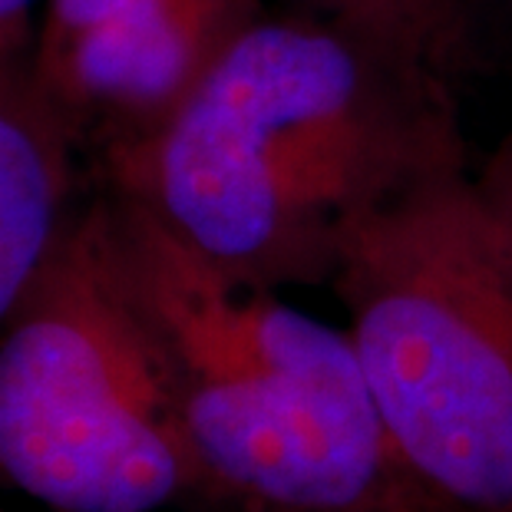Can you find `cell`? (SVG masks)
I'll list each match as a JSON object with an SVG mask.
<instances>
[{"label":"cell","mask_w":512,"mask_h":512,"mask_svg":"<svg viewBox=\"0 0 512 512\" xmlns=\"http://www.w3.org/2000/svg\"><path fill=\"white\" fill-rule=\"evenodd\" d=\"M470 169L456 83L304 10L242 30L146 139L100 162L192 252L258 288H328L344 232Z\"/></svg>","instance_id":"6da1fadb"},{"label":"cell","mask_w":512,"mask_h":512,"mask_svg":"<svg viewBox=\"0 0 512 512\" xmlns=\"http://www.w3.org/2000/svg\"><path fill=\"white\" fill-rule=\"evenodd\" d=\"M179 370L202 503L235 512H400L394 446L347 331L209 265L106 189Z\"/></svg>","instance_id":"7a4b0ae2"},{"label":"cell","mask_w":512,"mask_h":512,"mask_svg":"<svg viewBox=\"0 0 512 512\" xmlns=\"http://www.w3.org/2000/svg\"><path fill=\"white\" fill-rule=\"evenodd\" d=\"M328 288L407 486L400 512H512V268L473 172L357 219Z\"/></svg>","instance_id":"3957f363"},{"label":"cell","mask_w":512,"mask_h":512,"mask_svg":"<svg viewBox=\"0 0 512 512\" xmlns=\"http://www.w3.org/2000/svg\"><path fill=\"white\" fill-rule=\"evenodd\" d=\"M0 483L53 512L205 496L179 370L106 192L76 202L0 331Z\"/></svg>","instance_id":"277c9868"},{"label":"cell","mask_w":512,"mask_h":512,"mask_svg":"<svg viewBox=\"0 0 512 512\" xmlns=\"http://www.w3.org/2000/svg\"><path fill=\"white\" fill-rule=\"evenodd\" d=\"M265 14L261 0H43L27 76L100 169L146 139Z\"/></svg>","instance_id":"5b68a950"},{"label":"cell","mask_w":512,"mask_h":512,"mask_svg":"<svg viewBox=\"0 0 512 512\" xmlns=\"http://www.w3.org/2000/svg\"><path fill=\"white\" fill-rule=\"evenodd\" d=\"M80 162L27 70L0 67V331L80 202Z\"/></svg>","instance_id":"8992f818"},{"label":"cell","mask_w":512,"mask_h":512,"mask_svg":"<svg viewBox=\"0 0 512 512\" xmlns=\"http://www.w3.org/2000/svg\"><path fill=\"white\" fill-rule=\"evenodd\" d=\"M460 86L486 67V10L476 0H291Z\"/></svg>","instance_id":"52a82bcc"},{"label":"cell","mask_w":512,"mask_h":512,"mask_svg":"<svg viewBox=\"0 0 512 512\" xmlns=\"http://www.w3.org/2000/svg\"><path fill=\"white\" fill-rule=\"evenodd\" d=\"M473 182H476L479 199H483L489 222L496 228L506 265L512 268V116H509L506 133L499 136V143L486 156L483 169L476 172Z\"/></svg>","instance_id":"ba28073f"},{"label":"cell","mask_w":512,"mask_h":512,"mask_svg":"<svg viewBox=\"0 0 512 512\" xmlns=\"http://www.w3.org/2000/svg\"><path fill=\"white\" fill-rule=\"evenodd\" d=\"M43 0H0V67L27 70Z\"/></svg>","instance_id":"9c48e42d"},{"label":"cell","mask_w":512,"mask_h":512,"mask_svg":"<svg viewBox=\"0 0 512 512\" xmlns=\"http://www.w3.org/2000/svg\"><path fill=\"white\" fill-rule=\"evenodd\" d=\"M476 4H479V7H483V10H486L489 4H509V0H476Z\"/></svg>","instance_id":"30bf717a"},{"label":"cell","mask_w":512,"mask_h":512,"mask_svg":"<svg viewBox=\"0 0 512 512\" xmlns=\"http://www.w3.org/2000/svg\"><path fill=\"white\" fill-rule=\"evenodd\" d=\"M0 512H4V509H0Z\"/></svg>","instance_id":"8fae6325"}]
</instances>
